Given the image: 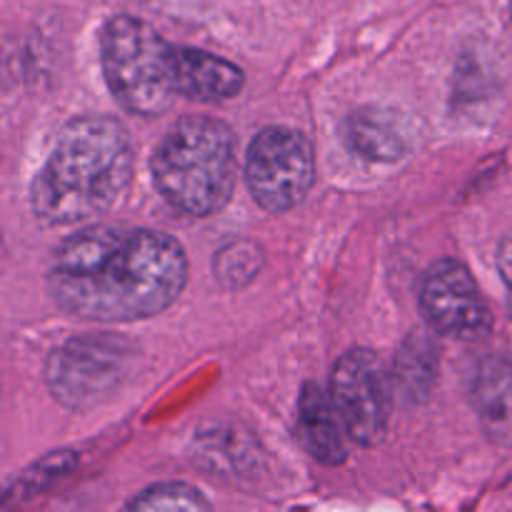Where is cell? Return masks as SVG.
<instances>
[{
  "label": "cell",
  "instance_id": "1",
  "mask_svg": "<svg viewBox=\"0 0 512 512\" xmlns=\"http://www.w3.org/2000/svg\"><path fill=\"white\" fill-rule=\"evenodd\" d=\"M188 283V258L173 235L93 225L53 253L48 293L90 323H133L168 310Z\"/></svg>",
  "mask_w": 512,
  "mask_h": 512
},
{
  "label": "cell",
  "instance_id": "2",
  "mask_svg": "<svg viewBox=\"0 0 512 512\" xmlns=\"http://www.w3.org/2000/svg\"><path fill=\"white\" fill-rule=\"evenodd\" d=\"M133 180V143L108 115H83L55 135L30 185V205L43 225H78L113 208Z\"/></svg>",
  "mask_w": 512,
  "mask_h": 512
},
{
  "label": "cell",
  "instance_id": "3",
  "mask_svg": "<svg viewBox=\"0 0 512 512\" xmlns=\"http://www.w3.org/2000/svg\"><path fill=\"white\" fill-rule=\"evenodd\" d=\"M150 175L170 208L193 218L218 213L238 180L235 133L208 115L178 120L155 148Z\"/></svg>",
  "mask_w": 512,
  "mask_h": 512
},
{
  "label": "cell",
  "instance_id": "4",
  "mask_svg": "<svg viewBox=\"0 0 512 512\" xmlns=\"http://www.w3.org/2000/svg\"><path fill=\"white\" fill-rule=\"evenodd\" d=\"M100 63L113 98L128 113L155 115L180 98L178 45L133 15H115L100 33Z\"/></svg>",
  "mask_w": 512,
  "mask_h": 512
},
{
  "label": "cell",
  "instance_id": "5",
  "mask_svg": "<svg viewBox=\"0 0 512 512\" xmlns=\"http://www.w3.org/2000/svg\"><path fill=\"white\" fill-rule=\"evenodd\" d=\"M138 360V345L123 335H78L50 353L45 383L60 405L90 410L123 388Z\"/></svg>",
  "mask_w": 512,
  "mask_h": 512
},
{
  "label": "cell",
  "instance_id": "6",
  "mask_svg": "<svg viewBox=\"0 0 512 512\" xmlns=\"http://www.w3.org/2000/svg\"><path fill=\"white\" fill-rule=\"evenodd\" d=\"M245 183L268 213H288L315 183V153L300 130L270 125L260 130L245 155Z\"/></svg>",
  "mask_w": 512,
  "mask_h": 512
},
{
  "label": "cell",
  "instance_id": "7",
  "mask_svg": "<svg viewBox=\"0 0 512 512\" xmlns=\"http://www.w3.org/2000/svg\"><path fill=\"white\" fill-rule=\"evenodd\" d=\"M330 398L350 440L363 448L383 443L393 413V380L373 350H348L335 363L330 375Z\"/></svg>",
  "mask_w": 512,
  "mask_h": 512
},
{
  "label": "cell",
  "instance_id": "8",
  "mask_svg": "<svg viewBox=\"0 0 512 512\" xmlns=\"http://www.w3.org/2000/svg\"><path fill=\"white\" fill-rule=\"evenodd\" d=\"M420 310L433 330L460 340H478L493 328V313L473 273L453 258L430 265L420 285Z\"/></svg>",
  "mask_w": 512,
  "mask_h": 512
},
{
  "label": "cell",
  "instance_id": "9",
  "mask_svg": "<svg viewBox=\"0 0 512 512\" xmlns=\"http://www.w3.org/2000/svg\"><path fill=\"white\" fill-rule=\"evenodd\" d=\"M345 138L360 158L370 163H395L413 150L418 128L400 110L368 105L350 115Z\"/></svg>",
  "mask_w": 512,
  "mask_h": 512
},
{
  "label": "cell",
  "instance_id": "10",
  "mask_svg": "<svg viewBox=\"0 0 512 512\" xmlns=\"http://www.w3.org/2000/svg\"><path fill=\"white\" fill-rule=\"evenodd\" d=\"M475 413L485 435L500 448H512V363L500 355L480 360L470 383Z\"/></svg>",
  "mask_w": 512,
  "mask_h": 512
},
{
  "label": "cell",
  "instance_id": "11",
  "mask_svg": "<svg viewBox=\"0 0 512 512\" xmlns=\"http://www.w3.org/2000/svg\"><path fill=\"white\" fill-rule=\"evenodd\" d=\"M298 410L300 430H303V440L308 445L310 455L323 465L345 463L348 460L345 438H350V435L345 430V423L340 418L338 408H335L333 398L320 385L305 383L298 400Z\"/></svg>",
  "mask_w": 512,
  "mask_h": 512
},
{
  "label": "cell",
  "instance_id": "12",
  "mask_svg": "<svg viewBox=\"0 0 512 512\" xmlns=\"http://www.w3.org/2000/svg\"><path fill=\"white\" fill-rule=\"evenodd\" d=\"M180 98L195 103H223L243 90L245 75L230 60L198 48H178Z\"/></svg>",
  "mask_w": 512,
  "mask_h": 512
},
{
  "label": "cell",
  "instance_id": "13",
  "mask_svg": "<svg viewBox=\"0 0 512 512\" xmlns=\"http://www.w3.org/2000/svg\"><path fill=\"white\" fill-rule=\"evenodd\" d=\"M438 373V348L428 335H410L398 355V383L413 398L430 393Z\"/></svg>",
  "mask_w": 512,
  "mask_h": 512
},
{
  "label": "cell",
  "instance_id": "14",
  "mask_svg": "<svg viewBox=\"0 0 512 512\" xmlns=\"http://www.w3.org/2000/svg\"><path fill=\"white\" fill-rule=\"evenodd\" d=\"M260 268H263V250L250 240H233L225 248L218 250L215 255V280L223 288L238 290L245 288L258 278Z\"/></svg>",
  "mask_w": 512,
  "mask_h": 512
},
{
  "label": "cell",
  "instance_id": "15",
  "mask_svg": "<svg viewBox=\"0 0 512 512\" xmlns=\"http://www.w3.org/2000/svg\"><path fill=\"white\" fill-rule=\"evenodd\" d=\"M130 510H210V500L188 483H158L128 503Z\"/></svg>",
  "mask_w": 512,
  "mask_h": 512
},
{
  "label": "cell",
  "instance_id": "16",
  "mask_svg": "<svg viewBox=\"0 0 512 512\" xmlns=\"http://www.w3.org/2000/svg\"><path fill=\"white\" fill-rule=\"evenodd\" d=\"M498 268H500V275H503V280H505V288H508V308L512 315V235L510 238H505L503 245H500Z\"/></svg>",
  "mask_w": 512,
  "mask_h": 512
},
{
  "label": "cell",
  "instance_id": "17",
  "mask_svg": "<svg viewBox=\"0 0 512 512\" xmlns=\"http://www.w3.org/2000/svg\"><path fill=\"white\" fill-rule=\"evenodd\" d=\"M510 20H512V0H510Z\"/></svg>",
  "mask_w": 512,
  "mask_h": 512
}]
</instances>
